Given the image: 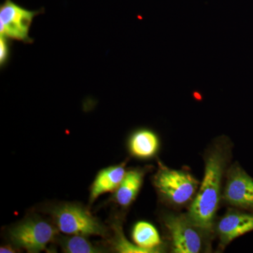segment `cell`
Segmentation results:
<instances>
[{
    "mask_svg": "<svg viewBox=\"0 0 253 253\" xmlns=\"http://www.w3.org/2000/svg\"><path fill=\"white\" fill-rule=\"evenodd\" d=\"M52 215L58 229L64 234L83 236L106 235L104 226L81 206L62 205L53 210Z\"/></svg>",
    "mask_w": 253,
    "mask_h": 253,
    "instance_id": "obj_3",
    "label": "cell"
},
{
    "mask_svg": "<svg viewBox=\"0 0 253 253\" xmlns=\"http://www.w3.org/2000/svg\"><path fill=\"white\" fill-rule=\"evenodd\" d=\"M222 198L233 207L253 212V178L238 164L228 171Z\"/></svg>",
    "mask_w": 253,
    "mask_h": 253,
    "instance_id": "obj_7",
    "label": "cell"
},
{
    "mask_svg": "<svg viewBox=\"0 0 253 253\" xmlns=\"http://www.w3.org/2000/svg\"><path fill=\"white\" fill-rule=\"evenodd\" d=\"M131 154L136 158L147 159L153 157L159 149V139L154 131L141 129L131 134L129 140Z\"/></svg>",
    "mask_w": 253,
    "mask_h": 253,
    "instance_id": "obj_10",
    "label": "cell"
},
{
    "mask_svg": "<svg viewBox=\"0 0 253 253\" xmlns=\"http://www.w3.org/2000/svg\"><path fill=\"white\" fill-rule=\"evenodd\" d=\"M126 172L122 165L112 166L100 171L91 188L90 202H94L101 195L117 190Z\"/></svg>",
    "mask_w": 253,
    "mask_h": 253,
    "instance_id": "obj_9",
    "label": "cell"
},
{
    "mask_svg": "<svg viewBox=\"0 0 253 253\" xmlns=\"http://www.w3.org/2000/svg\"><path fill=\"white\" fill-rule=\"evenodd\" d=\"M42 13L26 9L11 0L0 6V36L23 42H33L29 32L33 19Z\"/></svg>",
    "mask_w": 253,
    "mask_h": 253,
    "instance_id": "obj_5",
    "label": "cell"
},
{
    "mask_svg": "<svg viewBox=\"0 0 253 253\" xmlns=\"http://www.w3.org/2000/svg\"><path fill=\"white\" fill-rule=\"evenodd\" d=\"M0 253H15V250L12 249L11 246H3L0 249Z\"/></svg>",
    "mask_w": 253,
    "mask_h": 253,
    "instance_id": "obj_16",
    "label": "cell"
},
{
    "mask_svg": "<svg viewBox=\"0 0 253 253\" xmlns=\"http://www.w3.org/2000/svg\"><path fill=\"white\" fill-rule=\"evenodd\" d=\"M132 239L136 245L148 250L151 253H158L162 240L156 228L147 221H138L133 227Z\"/></svg>",
    "mask_w": 253,
    "mask_h": 253,
    "instance_id": "obj_12",
    "label": "cell"
},
{
    "mask_svg": "<svg viewBox=\"0 0 253 253\" xmlns=\"http://www.w3.org/2000/svg\"><path fill=\"white\" fill-rule=\"evenodd\" d=\"M144 176L143 171L139 169L126 172L122 183L116 190V200L120 206L127 207L135 199L142 184Z\"/></svg>",
    "mask_w": 253,
    "mask_h": 253,
    "instance_id": "obj_11",
    "label": "cell"
},
{
    "mask_svg": "<svg viewBox=\"0 0 253 253\" xmlns=\"http://www.w3.org/2000/svg\"><path fill=\"white\" fill-rule=\"evenodd\" d=\"M117 237L115 242L116 251L122 253H151L148 250L142 249L137 245L131 244L123 235L122 231L119 229L117 231Z\"/></svg>",
    "mask_w": 253,
    "mask_h": 253,
    "instance_id": "obj_14",
    "label": "cell"
},
{
    "mask_svg": "<svg viewBox=\"0 0 253 253\" xmlns=\"http://www.w3.org/2000/svg\"><path fill=\"white\" fill-rule=\"evenodd\" d=\"M227 160V151L224 146L216 145L210 150L205 161L204 179L190 206L187 217L205 232L212 231Z\"/></svg>",
    "mask_w": 253,
    "mask_h": 253,
    "instance_id": "obj_1",
    "label": "cell"
},
{
    "mask_svg": "<svg viewBox=\"0 0 253 253\" xmlns=\"http://www.w3.org/2000/svg\"><path fill=\"white\" fill-rule=\"evenodd\" d=\"M9 39L0 36V66L3 67L7 63L10 57Z\"/></svg>",
    "mask_w": 253,
    "mask_h": 253,
    "instance_id": "obj_15",
    "label": "cell"
},
{
    "mask_svg": "<svg viewBox=\"0 0 253 253\" xmlns=\"http://www.w3.org/2000/svg\"><path fill=\"white\" fill-rule=\"evenodd\" d=\"M84 236L73 235L71 237L62 238L61 246L64 252L68 253H101L99 249L94 247Z\"/></svg>",
    "mask_w": 253,
    "mask_h": 253,
    "instance_id": "obj_13",
    "label": "cell"
},
{
    "mask_svg": "<svg viewBox=\"0 0 253 253\" xmlns=\"http://www.w3.org/2000/svg\"><path fill=\"white\" fill-rule=\"evenodd\" d=\"M154 185L166 201L175 206H183L194 199L199 182L192 174L184 170L170 169L159 163L154 176Z\"/></svg>",
    "mask_w": 253,
    "mask_h": 253,
    "instance_id": "obj_2",
    "label": "cell"
},
{
    "mask_svg": "<svg viewBox=\"0 0 253 253\" xmlns=\"http://www.w3.org/2000/svg\"><path fill=\"white\" fill-rule=\"evenodd\" d=\"M221 246L229 244L234 239L253 231V212L230 211L226 213L217 228Z\"/></svg>",
    "mask_w": 253,
    "mask_h": 253,
    "instance_id": "obj_8",
    "label": "cell"
},
{
    "mask_svg": "<svg viewBox=\"0 0 253 253\" xmlns=\"http://www.w3.org/2000/svg\"><path fill=\"white\" fill-rule=\"evenodd\" d=\"M164 224L170 238L172 251L175 253H198L203 247L199 228L183 215L166 216Z\"/></svg>",
    "mask_w": 253,
    "mask_h": 253,
    "instance_id": "obj_6",
    "label": "cell"
},
{
    "mask_svg": "<svg viewBox=\"0 0 253 253\" xmlns=\"http://www.w3.org/2000/svg\"><path fill=\"white\" fill-rule=\"evenodd\" d=\"M57 230L52 224L38 218H30L11 228L9 236L15 246L29 253L45 249L54 241Z\"/></svg>",
    "mask_w": 253,
    "mask_h": 253,
    "instance_id": "obj_4",
    "label": "cell"
}]
</instances>
